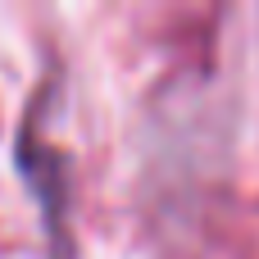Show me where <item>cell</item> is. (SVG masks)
I'll use <instances>...</instances> for the list:
<instances>
[{"mask_svg":"<svg viewBox=\"0 0 259 259\" xmlns=\"http://www.w3.org/2000/svg\"><path fill=\"white\" fill-rule=\"evenodd\" d=\"M55 77H46V87H36L23 123H18V146H14V159H18V173L27 178V191L41 209V223H46V241H50V259H73V228H68V159L64 150L50 141L46 123H50V105H55Z\"/></svg>","mask_w":259,"mask_h":259,"instance_id":"6da1fadb","label":"cell"}]
</instances>
